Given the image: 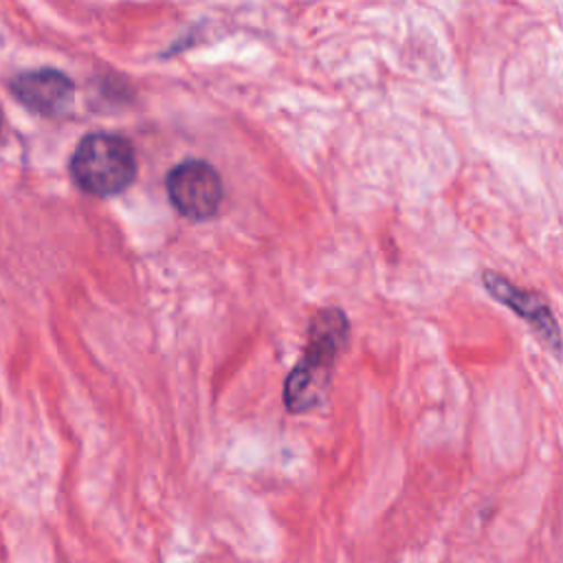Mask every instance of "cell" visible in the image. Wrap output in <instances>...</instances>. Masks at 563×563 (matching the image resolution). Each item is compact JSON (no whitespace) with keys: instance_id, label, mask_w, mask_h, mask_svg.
<instances>
[{"instance_id":"obj_1","label":"cell","mask_w":563,"mask_h":563,"mask_svg":"<svg viewBox=\"0 0 563 563\" xmlns=\"http://www.w3.org/2000/svg\"><path fill=\"white\" fill-rule=\"evenodd\" d=\"M347 341V319L339 308L314 314L303 358L292 367L284 387L286 409L292 413L317 407L330 383L332 365Z\"/></svg>"},{"instance_id":"obj_2","label":"cell","mask_w":563,"mask_h":563,"mask_svg":"<svg viewBox=\"0 0 563 563\" xmlns=\"http://www.w3.org/2000/svg\"><path fill=\"white\" fill-rule=\"evenodd\" d=\"M68 167L81 191L108 198L134 183L136 154L128 139L112 132H92L77 143Z\"/></svg>"},{"instance_id":"obj_3","label":"cell","mask_w":563,"mask_h":563,"mask_svg":"<svg viewBox=\"0 0 563 563\" xmlns=\"http://www.w3.org/2000/svg\"><path fill=\"white\" fill-rule=\"evenodd\" d=\"M165 187L174 209L189 220L211 218L224 198L220 174L200 158H189L172 167Z\"/></svg>"},{"instance_id":"obj_4","label":"cell","mask_w":563,"mask_h":563,"mask_svg":"<svg viewBox=\"0 0 563 563\" xmlns=\"http://www.w3.org/2000/svg\"><path fill=\"white\" fill-rule=\"evenodd\" d=\"M9 88L20 103L42 117H62L75 99L73 79L55 68L20 73L11 79Z\"/></svg>"},{"instance_id":"obj_5","label":"cell","mask_w":563,"mask_h":563,"mask_svg":"<svg viewBox=\"0 0 563 563\" xmlns=\"http://www.w3.org/2000/svg\"><path fill=\"white\" fill-rule=\"evenodd\" d=\"M484 286L497 301L506 303L508 308L519 312L526 321H530L534 325V330L552 343L554 352L559 350V328H556V321H554L548 303L541 297L512 286L508 279H504L490 271L484 273Z\"/></svg>"}]
</instances>
